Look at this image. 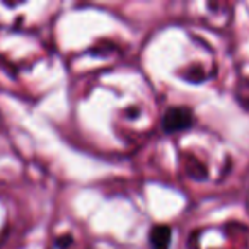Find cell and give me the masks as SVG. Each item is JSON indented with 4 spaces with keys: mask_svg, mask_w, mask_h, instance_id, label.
Wrapping results in <instances>:
<instances>
[{
    "mask_svg": "<svg viewBox=\"0 0 249 249\" xmlns=\"http://www.w3.org/2000/svg\"><path fill=\"white\" fill-rule=\"evenodd\" d=\"M171 227L167 225H156V227L150 231V246L152 249H169V244H171Z\"/></svg>",
    "mask_w": 249,
    "mask_h": 249,
    "instance_id": "2",
    "label": "cell"
},
{
    "mask_svg": "<svg viewBox=\"0 0 249 249\" xmlns=\"http://www.w3.org/2000/svg\"><path fill=\"white\" fill-rule=\"evenodd\" d=\"M193 123V114L188 107H171L162 116V128L167 133L186 130Z\"/></svg>",
    "mask_w": 249,
    "mask_h": 249,
    "instance_id": "1",
    "label": "cell"
}]
</instances>
